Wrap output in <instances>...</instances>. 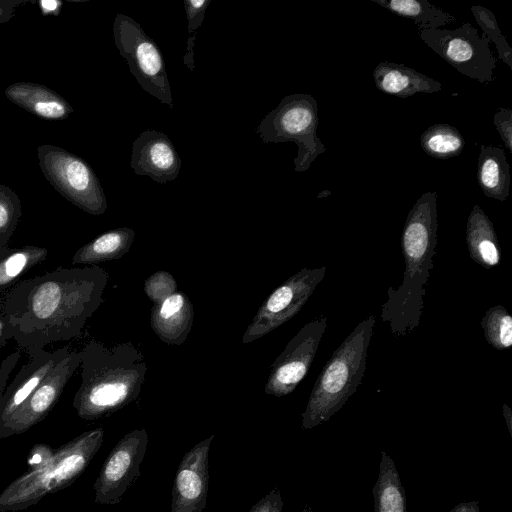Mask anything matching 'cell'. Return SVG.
<instances>
[{"label":"cell","mask_w":512,"mask_h":512,"mask_svg":"<svg viewBox=\"0 0 512 512\" xmlns=\"http://www.w3.org/2000/svg\"><path fill=\"white\" fill-rule=\"evenodd\" d=\"M328 317L321 315L305 324L288 342L285 349L272 364L264 391L276 397L292 393L308 373L322 336L326 331Z\"/></svg>","instance_id":"cell-12"},{"label":"cell","mask_w":512,"mask_h":512,"mask_svg":"<svg viewBox=\"0 0 512 512\" xmlns=\"http://www.w3.org/2000/svg\"><path fill=\"white\" fill-rule=\"evenodd\" d=\"M194 310L190 299L177 291L151 309L150 325L158 338L170 345L184 343L191 331Z\"/></svg>","instance_id":"cell-17"},{"label":"cell","mask_w":512,"mask_h":512,"mask_svg":"<svg viewBox=\"0 0 512 512\" xmlns=\"http://www.w3.org/2000/svg\"><path fill=\"white\" fill-rule=\"evenodd\" d=\"M144 292L154 304H159L177 292V283L169 272L157 271L145 280Z\"/></svg>","instance_id":"cell-31"},{"label":"cell","mask_w":512,"mask_h":512,"mask_svg":"<svg viewBox=\"0 0 512 512\" xmlns=\"http://www.w3.org/2000/svg\"><path fill=\"white\" fill-rule=\"evenodd\" d=\"M302 512H313L309 506H305Z\"/></svg>","instance_id":"cell-41"},{"label":"cell","mask_w":512,"mask_h":512,"mask_svg":"<svg viewBox=\"0 0 512 512\" xmlns=\"http://www.w3.org/2000/svg\"><path fill=\"white\" fill-rule=\"evenodd\" d=\"M37 155L44 177L65 199L91 215L105 213L104 190L84 159L50 144L40 145Z\"/></svg>","instance_id":"cell-7"},{"label":"cell","mask_w":512,"mask_h":512,"mask_svg":"<svg viewBox=\"0 0 512 512\" xmlns=\"http://www.w3.org/2000/svg\"><path fill=\"white\" fill-rule=\"evenodd\" d=\"M79 353L81 384L72 406L81 419L106 417L138 398L147 364L132 342L107 347L91 340Z\"/></svg>","instance_id":"cell-3"},{"label":"cell","mask_w":512,"mask_h":512,"mask_svg":"<svg viewBox=\"0 0 512 512\" xmlns=\"http://www.w3.org/2000/svg\"><path fill=\"white\" fill-rule=\"evenodd\" d=\"M134 240L135 231L132 228L111 229L80 247L72 257V264L95 265L118 260L130 250Z\"/></svg>","instance_id":"cell-22"},{"label":"cell","mask_w":512,"mask_h":512,"mask_svg":"<svg viewBox=\"0 0 512 512\" xmlns=\"http://www.w3.org/2000/svg\"><path fill=\"white\" fill-rule=\"evenodd\" d=\"M420 39L461 74L487 84L493 80L497 58L490 41L470 23L456 29L419 31Z\"/></svg>","instance_id":"cell-9"},{"label":"cell","mask_w":512,"mask_h":512,"mask_svg":"<svg viewBox=\"0 0 512 512\" xmlns=\"http://www.w3.org/2000/svg\"><path fill=\"white\" fill-rule=\"evenodd\" d=\"M214 435L200 441L183 456L172 490L170 512H203L208 491V455Z\"/></svg>","instance_id":"cell-14"},{"label":"cell","mask_w":512,"mask_h":512,"mask_svg":"<svg viewBox=\"0 0 512 512\" xmlns=\"http://www.w3.org/2000/svg\"><path fill=\"white\" fill-rule=\"evenodd\" d=\"M148 433L136 429L122 437L104 461L94 483L97 504H118L127 489L140 476V465L146 453Z\"/></svg>","instance_id":"cell-11"},{"label":"cell","mask_w":512,"mask_h":512,"mask_svg":"<svg viewBox=\"0 0 512 512\" xmlns=\"http://www.w3.org/2000/svg\"><path fill=\"white\" fill-rule=\"evenodd\" d=\"M6 344L7 342H0V349H2Z\"/></svg>","instance_id":"cell-42"},{"label":"cell","mask_w":512,"mask_h":512,"mask_svg":"<svg viewBox=\"0 0 512 512\" xmlns=\"http://www.w3.org/2000/svg\"><path fill=\"white\" fill-rule=\"evenodd\" d=\"M48 253L46 248L34 245L9 248L0 256V291L16 284L23 274L42 263Z\"/></svg>","instance_id":"cell-25"},{"label":"cell","mask_w":512,"mask_h":512,"mask_svg":"<svg viewBox=\"0 0 512 512\" xmlns=\"http://www.w3.org/2000/svg\"><path fill=\"white\" fill-rule=\"evenodd\" d=\"M374 512H407L404 488L395 463L381 451L379 475L373 487Z\"/></svg>","instance_id":"cell-23"},{"label":"cell","mask_w":512,"mask_h":512,"mask_svg":"<svg viewBox=\"0 0 512 512\" xmlns=\"http://www.w3.org/2000/svg\"><path fill=\"white\" fill-rule=\"evenodd\" d=\"M56 449L47 444H35L27 456L28 471H36L45 467L53 458Z\"/></svg>","instance_id":"cell-33"},{"label":"cell","mask_w":512,"mask_h":512,"mask_svg":"<svg viewBox=\"0 0 512 512\" xmlns=\"http://www.w3.org/2000/svg\"><path fill=\"white\" fill-rule=\"evenodd\" d=\"M80 363L79 351L69 349L16 411L0 423V440L22 434L41 422L57 404Z\"/></svg>","instance_id":"cell-13"},{"label":"cell","mask_w":512,"mask_h":512,"mask_svg":"<svg viewBox=\"0 0 512 512\" xmlns=\"http://www.w3.org/2000/svg\"><path fill=\"white\" fill-rule=\"evenodd\" d=\"M209 3L210 0H184L189 34L187 41V53L184 56V64L190 71H193L195 67L193 56L197 30L204 20L205 12Z\"/></svg>","instance_id":"cell-30"},{"label":"cell","mask_w":512,"mask_h":512,"mask_svg":"<svg viewBox=\"0 0 512 512\" xmlns=\"http://www.w3.org/2000/svg\"><path fill=\"white\" fill-rule=\"evenodd\" d=\"M41 9L45 14H57L56 10L60 9L61 2L59 1H41Z\"/></svg>","instance_id":"cell-39"},{"label":"cell","mask_w":512,"mask_h":512,"mask_svg":"<svg viewBox=\"0 0 512 512\" xmlns=\"http://www.w3.org/2000/svg\"><path fill=\"white\" fill-rule=\"evenodd\" d=\"M21 215V201L16 192L0 184V256L9 249L8 243Z\"/></svg>","instance_id":"cell-28"},{"label":"cell","mask_w":512,"mask_h":512,"mask_svg":"<svg viewBox=\"0 0 512 512\" xmlns=\"http://www.w3.org/2000/svg\"><path fill=\"white\" fill-rule=\"evenodd\" d=\"M326 267L302 268L262 303L245 330L242 342L251 343L293 318L323 280Z\"/></svg>","instance_id":"cell-10"},{"label":"cell","mask_w":512,"mask_h":512,"mask_svg":"<svg viewBox=\"0 0 512 512\" xmlns=\"http://www.w3.org/2000/svg\"><path fill=\"white\" fill-rule=\"evenodd\" d=\"M21 356L20 350H16L7 355L0 364V401L7 387L9 377L16 367Z\"/></svg>","instance_id":"cell-35"},{"label":"cell","mask_w":512,"mask_h":512,"mask_svg":"<svg viewBox=\"0 0 512 512\" xmlns=\"http://www.w3.org/2000/svg\"><path fill=\"white\" fill-rule=\"evenodd\" d=\"M437 226V193L428 191L408 213L401 236L403 280L397 289L389 288L382 305V320L395 337L406 336L419 325L425 286L433 268Z\"/></svg>","instance_id":"cell-2"},{"label":"cell","mask_w":512,"mask_h":512,"mask_svg":"<svg viewBox=\"0 0 512 512\" xmlns=\"http://www.w3.org/2000/svg\"><path fill=\"white\" fill-rule=\"evenodd\" d=\"M12 103L45 120H64L74 109L52 89L33 82H16L5 89Z\"/></svg>","instance_id":"cell-18"},{"label":"cell","mask_w":512,"mask_h":512,"mask_svg":"<svg viewBox=\"0 0 512 512\" xmlns=\"http://www.w3.org/2000/svg\"><path fill=\"white\" fill-rule=\"evenodd\" d=\"M318 104L309 94L297 93L282 98L278 106L266 114L256 128L263 144L293 142L296 172L307 171L313 161L326 151L317 136Z\"/></svg>","instance_id":"cell-6"},{"label":"cell","mask_w":512,"mask_h":512,"mask_svg":"<svg viewBox=\"0 0 512 512\" xmlns=\"http://www.w3.org/2000/svg\"><path fill=\"white\" fill-rule=\"evenodd\" d=\"M115 45L141 88L173 108L172 92L162 52L140 24L118 13L113 23Z\"/></svg>","instance_id":"cell-8"},{"label":"cell","mask_w":512,"mask_h":512,"mask_svg":"<svg viewBox=\"0 0 512 512\" xmlns=\"http://www.w3.org/2000/svg\"><path fill=\"white\" fill-rule=\"evenodd\" d=\"M103 439L104 429L98 427L61 445L45 467L27 471L0 493V512L27 509L44 496L73 484L98 452Z\"/></svg>","instance_id":"cell-5"},{"label":"cell","mask_w":512,"mask_h":512,"mask_svg":"<svg viewBox=\"0 0 512 512\" xmlns=\"http://www.w3.org/2000/svg\"><path fill=\"white\" fill-rule=\"evenodd\" d=\"M108 279L92 265L58 267L17 282L0 300L12 338L28 351L80 336L103 302Z\"/></svg>","instance_id":"cell-1"},{"label":"cell","mask_w":512,"mask_h":512,"mask_svg":"<svg viewBox=\"0 0 512 512\" xmlns=\"http://www.w3.org/2000/svg\"><path fill=\"white\" fill-rule=\"evenodd\" d=\"M375 322V316L371 315L358 323L333 352L317 377L302 413L303 429L328 421L356 391L365 373Z\"/></svg>","instance_id":"cell-4"},{"label":"cell","mask_w":512,"mask_h":512,"mask_svg":"<svg viewBox=\"0 0 512 512\" xmlns=\"http://www.w3.org/2000/svg\"><path fill=\"white\" fill-rule=\"evenodd\" d=\"M471 12L490 42L496 45L497 59L502 60L510 69H512V48L508 44L506 37L502 34L496 17L492 11L481 6H471Z\"/></svg>","instance_id":"cell-29"},{"label":"cell","mask_w":512,"mask_h":512,"mask_svg":"<svg viewBox=\"0 0 512 512\" xmlns=\"http://www.w3.org/2000/svg\"><path fill=\"white\" fill-rule=\"evenodd\" d=\"M449 512H480V508L477 501H472L460 503Z\"/></svg>","instance_id":"cell-38"},{"label":"cell","mask_w":512,"mask_h":512,"mask_svg":"<svg viewBox=\"0 0 512 512\" xmlns=\"http://www.w3.org/2000/svg\"><path fill=\"white\" fill-rule=\"evenodd\" d=\"M11 338L9 324L0 302V342H8Z\"/></svg>","instance_id":"cell-37"},{"label":"cell","mask_w":512,"mask_h":512,"mask_svg":"<svg viewBox=\"0 0 512 512\" xmlns=\"http://www.w3.org/2000/svg\"><path fill=\"white\" fill-rule=\"evenodd\" d=\"M466 241L474 262L487 269L499 264L500 249L493 223L477 204L467 220Z\"/></svg>","instance_id":"cell-20"},{"label":"cell","mask_w":512,"mask_h":512,"mask_svg":"<svg viewBox=\"0 0 512 512\" xmlns=\"http://www.w3.org/2000/svg\"><path fill=\"white\" fill-rule=\"evenodd\" d=\"M503 414L506 419L507 427L512 436V411L507 404L503 405Z\"/></svg>","instance_id":"cell-40"},{"label":"cell","mask_w":512,"mask_h":512,"mask_svg":"<svg viewBox=\"0 0 512 512\" xmlns=\"http://www.w3.org/2000/svg\"><path fill=\"white\" fill-rule=\"evenodd\" d=\"M493 123L498 131L505 148L512 153V110L498 108L493 116Z\"/></svg>","instance_id":"cell-32"},{"label":"cell","mask_w":512,"mask_h":512,"mask_svg":"<svg viewBox=\"0 0 512 512\" xmlns=\"http://www.w3.org/2000/svg\"><path fill=\"white\" fill-rule=\"evenodd\" d=\"M423 151L436 159H449L458 156L465 147L460 131L449 124H434L420 136Z\"/></svg>","instance_id":"cell-26"},{"label":"cell","mask_w":512,"mask_h":512,"mask_svg":"<svg viewBox=\"0 0 512 512\" xmlns=\"http://www.w3.org/2000/svg\"><path fill=\"white\" fill-rule=\"evenodd\" d=\"M69 347L54 351L28 350L29 359L6 387L0 401V423L5 421L43 381L54 365L69 351Z\"/></svg>","instance_id":"cell-16"},{"label":"cell","mask_w":512,"mask_h":512,"mask_svg":"<svg viewBox=\"0 0 512 512\" xmlns=\"http://www.w3.org/2000/svg\"><path fill=\"white\" fill-rule=\"evenodd\" d=\"M477 181L486 197L505 201L510 193V166L503 149L480 146Z\"/></svg>","instance_id":"cell-21"},{"label":"cell","mask_w":512,"mask_h":512,"mask_svg":"<svg viewBox=\"0 0 512 512\" xmlns=\"http://www.w3.org/2000/svg\"><path fill=\"white\" fill-rule=\"evenodd\" d=\"M131 167L136 175L149 176L165 184L176 179L181 169V159L169 137L148 129L132 144Z\"/></svg>","instance_id":"cell-15"},{"label":"cell","mask_w":512,"mask_h":512,"mask_svg":"<svg viewBox=\"0 0 512 512\" xmlns=\"http://www.w3.org/2000/svg\"><path fill=\"white\" fill-rule=\"evenodd\" d=\"M283 500L278 488L272 489L267 495L254 504L249 512H282Z\"/></svg>","instance_id":"cell-34"},{"label":"cell","mask_w":512,"mask_h":512,"mask_svg":"<svg viewBox=\"0 0 512 512\" xmlns=\"http://www.w3.org/2000/svg\"><path fill=\"white\" fill-rule=\"evenodd\" d=\"M28 0H0V24L8 22L14 15L17 7Z\"/></svg>","instance_id":"cell-36"},{"label":"cell","mask_w":512,"mask_h":512,"mask_svg":"<svg viewBox=\"0 0 512 512\" xmlns=\"http://www.w3.org/2000/svg\"><path fill=\"white\" fill-rule=\"evenodd\" d=\"M381 7L414 21L418 30L438 29L455 22L452 14L431 4L427 0H371Z\"/></svg>","instance_id":"cell-24"},{"label":"cell","mask_w":512,"mask_h":512,"mask_svg":"<svg viewBox=\"0 0 512 512\" xmlns=\"http://www.w3.org/2000/svg\"><path fill=\"white\" fill-rule=\"evenodd\" d=\"M486 341L497 350L512 346V316L502 305L489 308L481 320Z\"/></svg>","instance_id":"cell-27"},{"label":"cell","mask_w":512,"mask_h":512,"mask_svg":"<svg viewBox=\"0 0 512 512\" xmlns=\"http://www.w3.org/2000/svg\"><path fill=\"white\" fill-rule=\"evenodd\" d=\"M372 74L378 90L400 98L416 93H435L442 89L437 80L403 64L382 61Z\"/></svg>","instance_id":"cell-19"}]
</instances>
